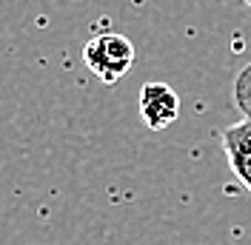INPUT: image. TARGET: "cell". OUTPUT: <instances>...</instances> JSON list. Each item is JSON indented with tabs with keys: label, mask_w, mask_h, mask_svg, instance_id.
Returning <instances> with one entry per match:
<instances>
[{
	"label": "cell",
	"mask_w": 251,
	"mask_h": 245,
	"mask_svg": "<svg viewBox=\"0 0 251 245\" xmlns=\"http://www.w3.org/2000/svg\"><path fill=\"white\" fill-rule=\"evenodd\" d=\"M134 43L117 34V31H103L94 34L92 40L83 46V63L100 77L106 86H114L120 77H126L134 66Z\"/></svg>",
	"instance_id": "1"
},
{
	"label": "cell",
	"mask_w": 251,
	"mask_h": 245,
	"mask_svg": "<svg viewBox=\"0 0 251 245\" xmlns=\"http://www.w3.org/2000/svg\"><path fill=\"white\" fill-rule=\"evenodd\" d=\"M137 106H140L143 122L151 131H163V128H169L180 117V97L166 83H146L140 89Z\"/></svg>",
	"instance_id": "2"
},
{
	"label": "cell",
	"mask_w": 251,
	"mask_h": 245,
	"mask_svg": "<svg viewBox=\"0 0 251 245\" xmlns=\"http://www.w3.org/2000/svg\"><path fill=\"white\" fill-rule=\"evenodd\" d=\"M223 148L234 177L251 191V120L228 125L223 131Z\"/></svg>",
	"instance_id": "3"
},
{
	"label": "cell",
	"mask_w": 251,
	"mask_h": 245,
	"mask_svg": "<svg viewBox=\"0 0 251 245\" xmlns=\"http://www.w3.org/2000/svg\"><path fill=\"white\" fill-rule=\"evenodd\" d=\"M234 103L246 114V120H251V66H246L234 80Z\"/></svg>",
	"instance_id": "4"
},
{
	"label": "cell",
	"mask_w": 251,
	"mask_h": 245,
	"mask_svg": "<svg viewBox=\"0 0 251 245\" xmlns=\"http://www.w3.org/2000/svg\"><path fill=\"white\" fill-rule=\"evenodd\" d=\"M246 6H249V12H251V0H246Z\"/></svg>",
	"instance_id": "5"
}]
</instances>
